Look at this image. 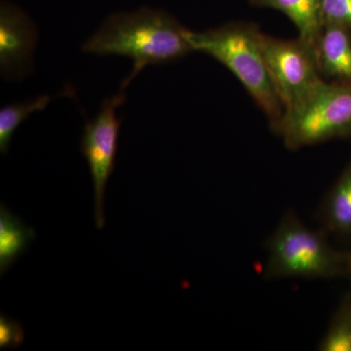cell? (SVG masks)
<instances>
[{"label":"cell","mask_w":351,"mask_h":351,"mask_svg":"<svg viewBox=\"0 0 351 351\" xmlns=\"http://www.w3.org/2000/svg\"><path fill=\"white\" fill-rule=\"evenodd\" d=\"M316 219L327 234L351 235V161L323 198Z\"/></svg>","instance_id":"cell-9"},{"label":"cell","mask_w":351,"mask_h":351,"mask_svg":"<svg viewBox=\"0 0 351 351\" xmlns=\"http://www.w3.org/2000/svg\"><path fill=\"white\" fill-rule=\"evenodd\" d=\"M51 98L47 95L25 103L11 104L0 110V151L6 154L11 138L18 127L32 113L41 112L47 107Z\"/></svg>","instance_id":"cell-12"},{"label":"cell","mask_w":351,"mask_h":351,"mask_svg":"<svg viewBox=\"0 0 351 351\" xmlns=\"http://www.w3.org/2000/svg\"><path fill=\"white\" fill-rule=\"evenodd\" d=\"M260 34L255 25L230 23L205 32L189 31L188 39L193 51L209 55L232 71L274 126L285 108L265 64Z\"/></svg>","instance_id":"cell-2"},{"label":"cell","mask_w":351,"mask_h":351,"mask_svg":"<svg viewBox=\"0 0 351 351\" xmlns=\"http://www.w3.org/2000/svg\"><path fill=\"white\" fill-rule=\"evenodd\" d=\"M348 276L351 279V253H350V263H348Z\"/></svg>","instance_id":"cell-16"},{"label":"cell","mask_w":351,"mask_h":351,"mask_svg":"<svg viewBox=\"0 0 351 351\" xmlns=\"http://www.w3.org/2000/svg\"><path fill=\"white\" fill-rule=\"evenodd\" d=\"M123 90L104 101L100 112L88 122L80 144V152L86 159L94 186L95 223L99 230L106 223L104 214L106 188L115 168L121 120L117 110L125 101Z\"/></svg>","instance_id":"cell-6"},{"label":"cell","mask_w":351,"mask_h":351,"mask_svg":"<svg viewBox=\"0 0 351 351\" xmlns=\"http://www.w3.org/2000/svg\"><path fill=\"white\" fill-rule=\"evenodd\" d=\"M323 0H249L251 5L280 11L292 21L299 38L315 49L323 27Z\"/></svg>","instance_id":"cell-10"},{"label":"cell","mask_w":351,"mask_h":351,"mask_svg":"<svg viewBox=\"0 0 351 351\" xmlns=\"http://www.w3.org/2000/svg\"><path fill=\"white\" fill-rule=\"evenodd\" d=\"M25 332L19 323L0 317V346L1 348H16L24 341Z\"/></svg>","instance_id":"cell-15"},{"label":"cell","mask_w":351,"mask_h":351,"mask_svg":"<svg viewBox=\"0 0 351 351\" xmlns=\"http://www.w3.org/2000/svg\"><path fill=\"white\" fill-rule=\"evenodd\" d=\"M323 24L351 29V0H323Z\"/></svg>","instance_id":"cell-14"},{"label":"cell","mask_w":351,"mask_h":351,"mask_svg":"<svg viewBox=\"0 0 351 351\" xmlns=\"http://www.w3.org/2000/svg\"><path fill=\"white\" fill-rule=\"evenodd\" d=\"M260 43L272 82L285 110L306 100L325 82L318 66L315 49L301 38L284 40L261 32Z\"/></svg>","instance_id":"cell-5"},{"label":"cell","mask_w":351,"mask_h":351,"mask_svg":"<svg viewBox=\"0 0 351 351\" xmlns=\"http://www.w3.org/2000/svg\"><path fill=\"white\" fill-rule=\"evenodd\" d=\"M318 350L351 351V295H346L339 304Z\"/></svg>","instance_id":"cell-13"},{"label":"cell","mask_w":351,"mask_h":351,"mask_svg":"<svg viewBox=\"0 0 351 351\" xmlns=\"http://www.w3.org/2000/svg\"><path fill=\"white\" fill-rule=\"evenodd\" d=\"M322 230L308 228L293 211L284 215L267 240L265 277L331 279L348 276L350 253L336 250Z\"/></svg>","instance_id":"cell-3"},{"label":"cell","mask_w":351,"mask_h":351,"mask_svg":"<svg viewBox=\"0 0 351 351\" xmlns=\"http://www.w3.org/2000/svg\"><path fill=\"white\" fill-rule=\"evenodd\" d=\"M188 32L165 11L141 8L110 16L84 43L82 50L133 60V69L122 82V90H125L147 66L171 63L193 52Z\"/></svg>","instance_id":"cell-1"},{"label":"cell","mask_w":351,"mask_h":351,"mask_svg":"<svg viewBox=\"0 0 351 351\" xmlns=\"http://www.w3.org/2000/svg\"><path fill=\"white\" fill-rule=\"evenodd\" d=\"M36 232L11 213L6 206L0 208V272L1 276L10 269L20 256L29 248Z\"/></svg>","instance_id":"cell-11"},{"label":"cell","mask_w":351,"mask_h":351,"mask_svg":"<svg viewBox=\"0 0 351 351\" xmlns=\"http://www.w3.org/2000/svg\"><path fill=\"white\" fill-rule=\"evenodd\" d=\"M272 128L292 151L351 136V85L323 82Z\"/></svg>","instance_id":"cell-4"},{"label":"cell","mask_w":351,"mask_h":351,"mask_svg":"<svg viewBox=\"0 0 351 351\" xmlns=\"http://www.w3.org/2000/svg\"><path fill=\"white\" fill-rule=\"evenodd\" d=\"M315 54L321 75L334 82L351 85L350 29L325 25L316 43Z\"/></svg>","instance_id":"cell-8"},{"label":"cell","mask_w":351,"mask_h":351,"mask_svg":"<svg viewBox=\"0 0 351 351\" xmlns=\"http://www.w3.org/2000/svg\"><path fill=\"white\" fill-rule=\"evenodd\" d=\"M38 32L20 9L3 2L0 9V69L6 78H21L29 73Z\"/></svg>","instance_id":"cell-7"}]
</instances>
